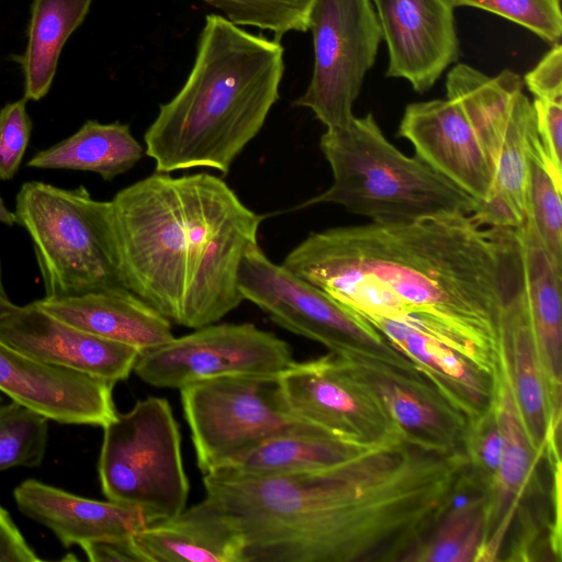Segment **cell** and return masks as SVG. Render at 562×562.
Segmentation results:
<instances>
[{"label":"cell","instance_id":"cell-40","mask_svg":"<svg viewBox=\"0 0 562 562\" xmlns=\"http://www.w3.org/2000/svg\"><path fill=\"white\" fill-rule=\"evenodd\" d=\"M2 402V396L0 395V403Z\"/></svg>","mask_w":562,"mask_h":562},{"label":"cell","instance_id":"cell-15","mask_svg":"<svg viewBox=\"0 0 562 562\" xmlns=\"http://www.w3.org/2000/svg\"><path fill=\"white\" fill-rule=\"evenodd\" d=\"M113 386L43 362L0 340V392L48 420L104 427L117 413Z\"/></svg>","mask_w":562,"mask_h":562},{"label":"cell","instance_id":"cell-26","mask_svg":"<svg viewBox=\"0 0 562 562\" xmlns=\"http://www.w3.org/2000/svg\"><path fill=\"white\" fill-rule=\"evenodd\" d=\"M93 0H33L22 57L24 99L38 101L54 81L60 53L81 25Z\"/></svg>","mask_w":562,"mask_h":562},{"label":"cell","instance_id":"cell-31","mask_svg":"<svg viewBox=\"0 0 562 562\" xmlns=\"http://www.w3.org/2000/svg\"><path fill=\"white\" fill-rule=\"evenodd\" d=\"M239 26H252L280 41L290 32H306L316 0H200Z\"/></svg>","mask_w":562,"mask_h":562},{"label":"cell","instance_id":"cell-20","mask_svg":"<svg viewBox=\"0 0 562 562\" xmlns=\"http://www.w3.org/2000/svg\"><path fill=\"white\" fill-rule=\"evenodd\" d=\"M362 318L395 350L420 368L448 404L467 419L468 425L488 408L492 378L451 347L403 322L383 317Z\"/></svg>","mask_w":562,"mask_h":562},{"label":"cell","instance_id":"cell-33","mask_svg":"<svg viewBox=\"0 0 562 562\" xmlns=\"http://www.w3.org/2000/svg\"><path fill=\"white\" fill-rule=\"evenodd\" d=\"M32 120L24 98L0 110V180L8 181L19 171L30 143Z\"/></svg>","mask_w":562,"mask_h":562},{"label":"cell","instance_id":"cell-21","mask_svg":"<svg viewBox=\"0 0 562 562\" xmlns=\"http://www.w3.org/2000/svg\"><path fill=\"white\" fill-rule=\"evenodd\" d=\"M144 562H243L239 532L209 498L132 537Z\"/></svg>","mask_w":562,"mask_h":562},{"label":"cell","instance_id":"cell-23","mask_svg":"<svg viewBox=\"0 0 562 562\" xmlns=\"http://www.w3.org/2000/svg\"><path fill=\"white\" fill-rule=\"evenodd\" d=\"M516 229L535 335L553 405L561 409L562 269L546 250L528 215Z\"/></svg>","mask_w":562,"mask_h":562},{"label":"cell","instance_id":"cell-18","mask_svg":"<svg viewBox=\"0 0 562 562\" xmlns=\"http://www.w3.org/2000/svg\"><path fill=\"white\" fill-rule=\"evenodd\" d=\"M501 438L502 457L497 475L487 492V531L481 561L497 560L501 543L522 497L531 485L541 458L535 450L513 390L508 368L498 346L492 373V400Z\"/></svg>","mask_w":562,"mask_h":562},{"label":"cell","instance_id":"cell-22","mask_svg":"<svg viewBox=\"0 0 562 562\" xmlns=\"http://www.w3.org/2000/svg\"><path fill=\"white\" fill-rule=\"evenodd\" d=\"M34 303L50 315L99 337L142 351L172 339L171 322L130 290L89 293Z\"/></svg>","mask_w":562,"mask_h":562},{"label":"cell","instance_id":"cell-5","mask_svg":"<svg viewBox=\"0 0 562 562\" xmlns=\"http://www.w3.org/2000/svg\"><path fill=\"white\" fill-rule=\"evenodd\" d=\"M16 224L29 234L44 299L128 290L121 270L110 201L79 186L24 182L15 198Z\"/></svg>","mask_w":562,"mask_h":562},{"label":"cell","instance_id":"cell-8","mask_svg":"<svg viewBox=\"0 0 562 562\" xmlns=\"http://www.w3.org/2000/svg\"><path fill=\"white\" fill-rule=\"evenodd\" d=\"M314 67L306 91L294 101L327 130L348 123L382 38L371 0H316L308 20Z\"/></svg>","mask_w":562,"mask_h":562},{"label":"cell","instance_id":"cell-39","mask_svg":"<svg viewBox=\"0 0 562 562\" xmlns=\"http://www.w3.org/2000/svg\"><path fill=\"white\" fill-rule=\"evenodd\" d=\"M0 223L4 224L7 226H13L16 224L15 213L10 211L7 207L1 194H0Z\"/></svg>","mask_w":562,"mask_h":562},{"label":"cell","instance_id":"cell-24","mask_svg":"<svg viewBox=\"0 0 562 562\" xmlns=\"http://www.w3.org/2000/svg\"><path fill=\"white\" fill-rule=\"evenodd\" d=\"M538 137L532 102L517 95L504 142L495 161L493 184L485 202L472 213L487 227H517L527 215L529 156Z\"/></svg>","mask_w":562,"mask_h":562},{"label":"cell","instance_id":"cell-32","mask_svg":"<svg viewBox=\"0 0 562 562\" xmlns=\"http://www.w3.org/2000/svg\"><path fill=\"white\" fill-rule=\"evenodd\" d=\"M454 8L471 7L512 21L554 45L562 35L560 0H451Z\"/></svg>","mask_w":562,"mask_h":562},{"label":"cell","instance_id":"cell-12","mask_svg":"<svg viewBox=\"0 0 562 562\" xmlns=\"http://www.w3.org/2000/svg\"><path fill=\"white\" fill-rule=\"evenodd\" d=\"M339 355L409 439L442 450L463 448L467 419L413 361L394 348L350 344Z\"/></svg>","mask_w":562,"mask_h":562},{"label":"cell","instance_id":"cell-30","mask_svg":"<svg viewBox=\"0 0 562 562\" xmlns=\"http://www.w3.org/2000/svg\"><path fill=\"white\" fill-rule=\"evenodd\" d=\"M47 443V418L13 401L0 403V472L40 467Z\"/></svg>","mask_w":562,"mask_h":562},{"label":"cell","instance_id":"cell-13","mask_svg":"<svg viewBox=\"0 0 562 562\" xmlns=\"http://www.w3.org/2000/svg\"><path fill=\"white\" fill-rule=\"evenodd\" d=\"M498 346L535 450L540 457L558 453L561 409L553 405L535 335L516 227L507 235Z\"/></svg>","mask_w":562,"mask_h":562},{"label":"cell","instance_id":"cell-28","mask_svg":"<svg viewBox=\"0 0 562 562\" xmlns=\"http://www.w3.org/2000/svg\"><path fill=\"white\" fill-rule=\"evenodd\" d=\"M451 506L403 562L475 561L486 538L487 492L479 490L467 502Z\"/></svg>","mask_w":562,"mask_h":562},{"label":"cell","instance_id":"cell-38","mask_svg":"<svg viewBox=\"0 0 562 562\" xmlns=\"http://www.w3.org/2000/svg\"><path fill=\"white\" fill-rule=\"evenodd\" d=\"M16 304H14L5 288L3 282V272H2V263L0 260V317L10 313L13 308H15Z\"/></svg>","mask_w":562,"mask_h":562},{"label":"cell","instance_id":"cell-4","mask_svg":"<svg viewBox=\"0 0 562 562\" xmlns=\"http://www.w3.org/2000/svg\"><path fill=\"white\" fill-rule=\"evenodd\" d=\"M319 148L333 182L302 206L333 203L370 221H409L472 214L477 202L416 155L408 157L382 133L372 113L326 130Z\"/></svg>","mask_w":562,"mask_h":562},{"label":"cell","instance_id":"cell-6","mask_svg":"<svg viewBox=\"0 0 562 562\" xmlns=\"http://www.w3.org/2000/svg\"><path fill=\"white\" fill-rule=\"evenodd\" d=\"M102 428L98 473L106 499L138 508L148 524L182 512L190 486L169 402L149 396Z\"/></svg>","mask_w":562,"mask_h":562},{"label":"cell","instance_id":"cell-10","mask_svg":"<svg viewBox=\"0 0 562 562\" xmlns=\"http://www.w3.org/2000/svg\"><path fill=\"white\" fill-rule=\"evenodd\" d=\"M238 289L244 300L257 305L279 326L316 340L333 352L349 344L380 350L393 348L360 315L272 262L258 244L243 258Z\"/></svg>","mask_w":562,"mask_h":562},{"label":"cell","instance_id":"cell-7","mask_svg":"<svg viewBox=\"0 0 562 562\" xmlns=\"http://www.w3.org/2000/svg\"><path fill=\"white\" fill-rule=\"evenodd\" d=\"M180 397L203 475L232 464L271 437L295 430L325 434L292 413L280 375L202 380L181 387Z\"/></svg>","mask_w":562,"mask_h":562},{"label":"cell","instance_id":"cell-17","mask_svg":"<svg viewBox=\"0 0 562 562\" xmlns=\"http://www.w3.org/2000/svg\"><path fill=\"white\" fill-rule=\"evenodd\" d=\"M0 340L43 362L112 384L126 380L139 350L70 325L34 302L0 317Z\"/></svg>","mask_w":562,"mask_h":562},{"label":"cell","instance_id":"cell-3","mask_svg":"<svg viewBox=\"0 0 562 562\" xmlns=\"http://www.w3.org/2000/svg\"><path fill=\"white\" fill-rule=\"evenodd\" d=\"M283 74L280 41L207 14L189 76L144 135L156 172L209 167L227 175L279 100Z\"/></svg>","mask_w":562,"mask_h":562},{"label":"cell","instance_id":"cell-25","mask_svg":"<svg viewBox=\"0 0 562 562\" xmlns=\"http://www.w3.org/2000/svg\"><path fill=\"white\" fill-rule=\"evenodd\" d=\"M143 154L127 124L88 120L72 135L33 155L26 166L89 171L111 181L133 168Z\"/></svg>","mask_w":562,"mask_h":562},{"label":"cell","instance_id":"cell-1","mask_svg":"<svg viewBox=\"0 0 562 562\" xmlns=\"http://www.w3.org/2000/svg\"><path fill=\"white\" fill-rule=\"evenodd\" d=\"M508 227L457 212L312 232L282 266L362 317L422 329L492 376Z\"/></svg>","mask_w":562,"mask_h":562},{"label":"cell","instance_id":"cell-19","mask_svg":"<svg viewBox=\"0 0 562 562\" xmlns=\"http://www.w3.org/2000/svg\"><path fill=\"white\" fill-rule=\"evenodd\" d=\"M18 509L50 530L64 547L130 538L148 525L136 507L76 495L35 479L13 490Z\"/></svg>","mask_w":562,"mask_h":562},{"label":"cell","instance_id":"cell-37","mask_svg":"<svg viewBox=\"0 0 562 562\" xmlns=\"http://www.w3.org/2000/svg\"><path fill=\"white\" fill-rule=\"evenodd\" d=\"M132 537L95 541L82 546L81 549L92 562H144Z\"/></svg>","mask_w":562,"mask_h":562},{"label":"cell","instance_id":"cell-11","mask_svg":"<svg viewBox=\"0 0 562 562\" xmlns=\"http://www.w3.org/2000/svg\"><path fill=\"white\" fill-rule=\"evenodd\" d=\"M280 382L292 413L330 437L360 447L408 438L335 352L294 361Z\"/></svg>","mask_w":562,"mask_h":562},{"label":"cell","instance_id":"cell-35","mask_svg":"<svg viewBox=\"0 0 562 562\" xmlns=\"http://www.w3.org/2000/svg\"><path fill=\"white\" fill-rule=\"evenodd\" d=\"M532 106L537 132L544 153L553 167L561 172L562 101L535 99Z\"/></svg>","mask_w":562,"mask_h":562},{"label":"cell","instance_id":"cell-14","mask_svg":"<svg viewBox=\"0 0 562 562\" xmlns=\"http://www.w3.org/2000/svg\"><path fill=\"white\" fill-rule=\"evenodd\" d=\"M398 135L413 145L418 158L471 195L477 206L487 200L493 162L477 127L458 101L447 97L409 103Z\"/></svg>","mask_w":562,"mask_h":562},{"label":"cell","instance_id":"cell-16","mask_svg":"<svg viewBox=\"0 0 562 562\" xmlns=\"http://www.w3.org/2000/svg\"><path fill=\"white\" fill-rule=\"evenodd\" d=\"M386 43V77L428 91L459 57L451 0H371Z\"/></svg>","mask_w":562,"mask_h":562},{"label":"cell","instance_id":"cell-34","mask_svg":"<svg viewBox=\"0 0 562 562\" xmlns=\"http://www.w3.org/2000/svg\"><path fill=\"white\" fill-rule=\"evenodd\" d=\"M525 85L535 99L562 101V47L557 43L525 76Z\"/></svg>","mask_w":562,"mask_h":562},{"label":"cell","instance_id":"cell-2","mask_svg":"<svg viewBox=\"0 0 562 562\" xmlns=\"http://www.w3.org/2000/svg\"><path fill=\"white\" fill-rule=\"evenodd\" d=\"M110 205L126 288L171 323L196 329L244 301L239 268L263 216L224 180L155 172Z\"/></svg>","mask_w":562,"mask_h":562},{"label":"cell","instance_id":"cell-29","mask_svg":"<svg viewBox=\"0 0 562 562\" xmlns=\"http://www.w3.org/2000/svg\"><path fill=\"white\" fill-rule=\"evenodd\" d=\"M561 180L538 135L529 156L527 215L553 262L562 269Z\"/></svg>","mask_w":562,"mask_h":562},{"label":"cell","instance_id":"cell-9","mask_svg":"<svg viewBox=\"0 0 562 562\" xmlns=\"http://www.w3.org/2000/svg\"><path fill=\"white\" fill-rule=\"evenodd\" d=\"M293 362L289 344L272 333L214 323L142 351L133 371L155 387L180 390L226 375H280Z\"/></svg>","mask_w":562,"mask_h":562},{"label":"cell","instance_id":"cell-36","mask_svg":"<svg viewBox=\"0 0 562 562\" xmlns=\"http://www.w3.org/2000/svg\"><path fill=\"white\" fill-rule=\"evenodd\" d=\"M42 558L29 544L10 513L0 505V562H38Z\"/></svg>","mask_w":562,"mask_h":562},{"label":"cell","instance_id":"cell-27","mask_svg":"<svg viewBox=\"0 0 562 562\" xmlns=\"http://www.w3.org/2000/svg\"><path fill=\"white\" fill-rule=\"evenodd\" d=\"M370 448L318 431L295 430L271 437L218 470L250 475L312 472L342 463Z\"/></svg>","mask_w":562,"mask_h":562}]
</instances>
